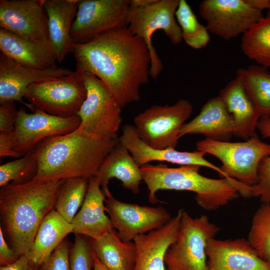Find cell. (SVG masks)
<instances>
[{
  "label": "cell",
  "instance_id": "cell-1",
  "mask_svg": "<svg viewBox=\"0 0 270 270\" xmlns=\"http://www.w3.org/2000/svg\"><path fill=\"white\" fill-rule=\"evenodd\" d=\"M76 70L97 76L122 108L138 102L149 82L151 57L144 41L126 26L107 31L83 44H73Z\"/></svg>",
  "mask_w": 270,
  "mask_h": 270
},
{
  "label": "cell",
  "instance_id": "cell-2",
  "mask_svg": "<svg viewBox=\"0 0 270 270\" xmlns=\"http://www.w3.org/2000/svg\"><path fill=\"white\" fill-rule=\"evenodd\" d=\"M119 138L88 134L78 128L46 138L33 150L38 163L34 178L44 181L94 176Z\"/></svg>",
  "mask_w": 270,
  "mask_h": 270
},
{
  "label": "cell",
  "instance_id": "cell-3",
  "mask_svg": "<svg viewBox=\"0 0 270 270\" xmlns=\"http://www.w3.org/2000/svg\"><path fill=\"white\" fill-rule=\"evenodd\" d=\"M63 180L34 178L24 184L0 187V227L18 257L28 254L40 223L54 210Z\"/></svg>",
  "mask_w": 270,
  "mask_h": 270
},
{
  "label": "cell",
  "instance_id": "cell-4",
  "mask_svg": "<svg viewBox=\"0 0 270 270\" xmlns=\"http://www.w3.org/2000/svg\"><path fill=\"white\" fill-rule=\"evenodd\" d=\"M140 168L142 180L148 191V200L152 204L162 202L156 196L160 190L194 192L198 204L208 211L216 210L226 206L239 196L250 197V186L232 178L215 179L203 176L199 172L200 166L170 168L163 164H148Z\"/></svg>",
  "mask_w": 270,
  "mask_h": 270
},
{
  "label": "cell",
  "instance_id": "cell-5",
  "mask_svg": "<svg viewBox=\"0 0 270 270\" xmlns=\"http://www.w3.org/2000/svg\"><path fill=\"white\" fill-rule=\"evenodd\" d=\"M180 0H130L127 28L134 35L144 41L150 54V75L156 80L163 65L152 44V36L157 30L164 31L173 45L183 40L182 30L176 22V12Z\"/></svg>",
  "mask_w": 270,
  "mask_h": 270
},
{
  "label": "cell",
  "instance_id": "cell-6",
  "mask_svg": "<svg viewBox=\"0 0 270 270\" xmlns=\"http://www.w3.org/2000/svg\"><path fill=\"white\" fill-rule=\"evenodd\" d=\"M196 150L217 158L220 170L227 178L248 186L258 180L262 161L270 156V144L262 141L256 134L242 142H222L205 138L196 143Z\"/></svg>",
  "mask_w": 270,
  "mask_h": 270
},
{
  "label": "cell",
  "instance_id": "cell-7",
  "mask_svg": "<svg viewBox=\"0 0 270 270\" xmlns=\"http://www.w3.org/2000/svg\"><path fill=\"white\" fill-rule=\"evenodd\" d=\"M220 230L207 216L194 218L184 210L177 239L165 254L167 270H206L207 243Z\"/></svg>",
  "mask_w": 270,
  "mask_h": 270
},
{
  "label": "cell",
  "instance_id": "cell-8",
  "mask_svg": "<svg viewBox=\"0 0 270 270\" xmlns=\"http://www.w3.org/2000/svg\"><path fill=\"white\" fill-rule=\"evenodd\" d=\"M86 96L78 116V129L98 138H116L122 120V108L106 84L95 75L84 72Z\"/></svg>",
  "mask_w": 270,
  "mask_h": 270
},
{
  "label": "cell",
  "instance_id": "cell-9",
  "mask_svg": "<svg viewBox=\"0 0 270 270\" xmlns=\"http://www.w3.org/2000/svg\"><path fill=\"white\" fill-rule=\"evenodd\" d=\"M86 96L84 72L77 70L68 76L32 84L24 94L34 108L62 118L78 115Z\"/></svg>",
  "mask_w": 270,
  "mask_h": 270
},
{
  "label": "cell",
  "instance_id": "cell-10",
  "mask_svg": "<svg viewBox=\"0 0 270 270\" xmlns=\"http://www.w3.org/2000/svg\"><path fill=\"white\" fill-rule=\"evenodd\" d=\"M192 111V104L184 98L172 105H154L134 117V126L148 146L160 150L176 148L180 130Z\"/></svg>",
  "mask_w": 270,
  "mask_h": 270
},
{
  "label": "cell",
  "instance_id": "cell-11",
  "mask_svg": "<svg viewBox=\"0 0 270 270\" xmlns=\"http://www.w3.org/2000/svg\"><path fill=\"white\" fill-rule=\"evenodd\" d=\"M130 0H79L70 38L73 44L86 43L110 30L127 26Z\"/></svg>",
  "mask_w": 270,
  "mask_h": 270
},
{
  "label": "cell",
  "instance_id": "cell-12",
  "mask_svg": "<svg viewBox=\"0 0 270 270\" xmlns=\"http://www.w3.org/2000/svg\"><path fill=\"white\" fill-rule=\"evenodd\" d=\"M198 10L208 31L226 41L244 34L264 17L248 0H204Z\"/></svg>",
  "mask_w": 270,
  "mask_h": 270
},
{
  "label": "cell",
  "instance_id": "cell-13",
  "mask_svg": "<svg viewBox=\"0 0 270 270\" xmlns=\"http://www.w3.org/2000/svg\"><path fill=\"white\" fill-rule=\"evenodd\" d=\"M106 212L120 238L130 242L138 235L158 229L172 218L162 206H140L120 201L109 189L104 192Z\"/></svg>",
  "mask_w": 270,
  "mask_h": 270
},
{
  "label": "cell",
  "instance_id": "cell-14",
  "mask_svg": "<svg viewBox=\"0 0 270 270\" xmlns=\"http://www.w3.org/2000/svg\"><path fill=\"white\" fill-rule=\"evenodd\" d=\"M80 124L78 115L62 118L36 108L28 113L20 107L13 132L14 149L23 156L46 138L69 134L78 129Z\"/></svg>",
  "mask_w": 270,
  "mask_h": 270
},
{
  "label": "cell",
  "instance_id": "cell-15",
  "mask_svg": "<svg viewBox=\"0 0 270 270\" xmlns=\"http://www.w3.org/2000/svg\"><path fill=\"white\" fill-rule=\"evenodd\" d=\"M0 27L50 50L44 0H0Z\"/></svg>",
  "mask_w": 270,
  "mask_h": 270
},
{
  "label": "cell",
  "instance_id": "cell-16",
  "mask_svg": "<svg viewBox=\"0 0 270 270\" xmlns=\"http://www.w3.org/2000/svg\"><path fill=\"white\" fill-rule=\"evenodd\" d=\"M74 72L62 67L51 69H38L22 65L1 53L0 54V104L18 102L32 111L34 108L22 98L32 84L61 78Z\"/></svg>",
  "mask_w": 270,
  "mask_h": 270
},
{
  "label": "cell",
  "instance_id": "cell-17",
  "mask_svg": "<svg viewBox=\"0 0 270 270\" xmlns=\"http://www.w3.org/2000/svg\"><path fill=\"white\" fill-rule=\"evenodd\" d=\"M119 140L128 150L140 167L153 161H158L181 166H204L217 172L222 178L226 177L220 167L205 159L206 154L203 152L196 150L181 152L174 148L160 150L148 146L140 138L134 126L125 124Z\"/></svg>",
  "mask_w": 270,
  "mask_h": 270
},
{
  "label": "cell",
  "instance_id": "cell-18",
  "mask_svg": "<svg viewBox=\"0 0 270 270\" xmlns=\"http://www.w3.org/2000/svg\"><path fill=\"white\" fill-rule=\"evenodd\" d=\"M206 270H270V262L261 259L247 239L208 240Z\"/></svg>",
  "mask_w": 270,
  "mask_h": 270
},
{
  "label": "cell",
  "instance_id": "cell-19",
  "mask_svg": "<svg viewBox=\"0 0 270 270\" xmlns=\"http://www.w3.org/2000/svg\"><path fill=\"white\" fill-rule=\"evenodd\" d=\"M183 210L180 209L162 226L134 238L136 258L134 270H166L165 254L177 239Z\"/></svg>",
  "mask_w": 270,
  "mask_h": 270
},
{
  "label": "cell",
  "instance_id": "cell-20",
  "mask_svg": "<svg viewBox=\"0 0 270 270\" xmlns=\"http://www.w3.org/2000/svg\"><path fill=\"white\" fill-rule=\"evenodd\" d=\"M234 130L232 117L218 96L208 99L198 115L182 126L179 138L188 134H199L206 138L229 142L234 135Z\"/></svg>",
  "mask_w": 270,
  "mask_h": 270
},
{
  "label": "cell",
  "instance_id": "cell-21",
  "mask_svg": "<svg viewBox=\"0 0 270 270\" xmlns=\"http://www.w3.org/2000/svg\"><path fill=\"white\" fill-rule=\"evenodd\" d=\"M79 0H44L48 17L50 50L57 62H62L73 52L70 30L76 18Z\"/></svg>",
  "mask_w": 270,
  "mask_h": 270
},
{
  "label": "cell",
  "instance_id": "cell-22",
  "mask_svg": "<svg viewBox=\"0 0 270 270\" xmlns=\"http://www.w3.org/2000/svg\"><path fill=\"white\" fill-rule=\"evenodd\" d=\"M106 198L96 178H90L81 208L70 223L73 233L96 240L114 229L110 218L104 212Z\"/></svg>",
  "mask_w": 270,
  "mask_h": 270
},
{
  "label": "cell",
  "instance_id": "cell-23",
  "mask_svg": "<svg viewBox=\"0 0 270 270\" xmlns=\"http://www.w3.org/2000/svg\"><path fill=\"white\" fill-rule=\"evenodd\" d=\"M218 96L232 117L234 136L244 140L254 136L261 116L241 80L236 76L220 91Z\"/></svg>",
  "mask_w": 270,
  "mask_h": 270
},
{
  "label": "cell",
  "instance_id": "cell-24",
  "mask_svg": "<svg viewBox=\"0 0 270 270\" xmlns=\"http://www.w3.org/2000/svg\"><path fill=\"white\" fill-rule=\"evenodd\" d=\"M94 176L104 193L108 190L110 180L116 178L122 182L124 188L137 194L140 193V186L142 180L140 168L120 140L105 158Z\"/></svg>",
  "mask_w": 270,
  "mask_h": 270
},
{
  "label": "cell",
  "instance_id": "cell-25",
  "mask_svg": "<svg viewBox=\"0 0 270 270\" xmlns=\"http://www.w3.org/2000/svg\"><path fill=\"white\" fill-rule=\"evenodd\" d=\"M0 49L1 53L26 66L38 69L58 68L50 48L3 28L0 30Z\"/></svg>",
  "mask_w": 270,
  "mask_h": 270
},
{
  "label": "cell",
  "instance_id": "cell-26",
  "mask_svg": "<svg viewBox=\"0 0 270 270\" xmlns=\"http://www.w3.org/2000/svg\"><path fill=\"white\" fill-rule=\"evenodd\" d=\"M71 232L72 224L55 210H52L40 223L32 246L26 256L34 264L42 266Z\"/></svg>",
  "mask_w": 270,
  "mask_h": 270
},
{
  "label": "cell",
  "instance_id": "cell-27",
  "mask_svg": "<svg viewBox=\"0 0 270 270\" xmlns=\"http://www.w3.org/2000/svg\"><path fill=\"white\" fill-rule=\"evenodd\" d=\"M91 241L96 256L110 270H134L136 249L133 242L122 241L114 230Z\"/></svg>",
  "mask_w": 270,
  "mask_h": 270
},
{
  "label": "cell",
  "instance_id": "cell-28",
  "mask_svg": "<svg viewBox=\"0 0 270 270\" xmlns=\"http://www.w3.org/2000/svg\"><path fill=\"white\" fill-rule=\"evenodd\" d=\"M261 116L270 118V72L261 66L250 65L236 71Z\"/></svg>",
  "mask_w": 270,
  "mask_h": 270
},
{
  "label": "cell",
  "instance_id": "cell-29",
  "mask_svg": "<svg viewBox=\"0 0 270 270\" xmlns=\"http://www.w3.org/2000/svg\"><path fill=\"white\" fill-rule=\"evenodd\" d=\"M241 48L249 59L270 67V16L263 17L242 34Z\"/></svg>",
  "mask_w": 270,
  "mask_h": 270
},
{
  "label": "cell",
  "instance_id": "cell-30",
  "mask_svg": "<svg viewBox=\"0 0 270 270\" xmlns=\"http://www.w3.org/2000/svg\"><path fill=\"white\" fill-rule=\"evenodd\" d=\"M89 184V179L72 178L64 180L56 199L54 210L71 223L82 206Z\"/></svg>",
  "mask_w": 270,
  "mask_h": 270
},
{
  "label": "cell",
  "instance_id": "cell-31",
  "mask_svg": "<svg viewBox=\"0 0 270 270\" xmlns=\"http://www.w3.org/2000/svg\"><path fill=\"white\" fill-rule=\"evenodd\" d=\"M177 22L180 26L183 40L190 46L200 49L206 46L210 36L206 26L200 24L185 0H180L176 12Z\"/></svg>",
  "mask_w": 270,
  "mask_h": 270
},
{
  "label": "cell",
  "instance_id": "cell-32",
  "mask_svg": "<svg viewBox=\"0 0 270 270\" xmlns=\"http://www.w3.org/2000/svg\"><path fill=\"white\" fill-rule=\"evenodd\" d=\"M247 240L261 259L270 262V202L255 212Z\"/></svg>",
  "mask_w": 270,
  "mask_h": 270
},
{
  "label": "cell",
  "instance_id": "cell-33",
  "mask_svg": "<svg viewBox=\"0 0 270 270\" xmlns=\"http://www.w3.org/2000/svg\"><path fill=\"white\" fill-rule=\"evenodd\" d=\"M37 171V161L32 150L14 161L0 166V186L30 182L35 178Z\"/></svg>",
  "mask_w": 270,
  "mask_h": 270
},
{
  "label": "cell",
  "instance_id": "cell-34",
  "mask_svg": "<svg viewBox=\"0 0 270 270\" xmlns=\"http://www.w3.org/2000/svg\"><path fill=\"white\" fill-rule=\"evenodd\" d=\"M76 234L70 254V270H90L94 266V254L91 238Z\"/></svg>",
  "mask_w": 270,
  "mask_h": 270
},
{
  "label": "cell",
  "instance_id": "cell-35",
  "mask_svg": "<svg viewBox=\"0 0 270 270\" xmlns=\"http://www.w3.org/2000/svg\"><path fill=\"white\" fill-rule=\"evenodd\" d=\"M250 196L258 198L262 203L270 202V156L259 165L258 182L250 186Z\"/></svg>",
  "mask_w": 270,
  "mask_h": 270
},
{
  "label": "cell",
  "instance_id": "cell-36",
  "mask_svg": "<svg viewBox=\"0 0 270 270\" xmlns=\"http://www.w3.org/2000/svg\"><path fill=\"white\" fill-rule=\"evenodd\" d=\"M70 254L68 242L64 240L42 264L41 270H70Z\"/></svg>",
  "mask_w": 270,
  "mask_h": 270
},
{
  "label": "cell",
  "instance_id": "cell-37",
  "mask_svg": "<svg viewBox=\"0 0 270 270\" xmlns=\"http://www.w3.org/2000/svg\"><path fill=\"white\" fill-rule=\"evenodd\" d=\"M0 104V132H12L18 118V110L14 102Z\"/></svg>",
  "mask_w": 270,
  "mask_h": 270
},
{
  "label": "cell",
  "instance_id": "cell-38",
  "mask_svg": "<svg viewBox=\"0 0 270 270\" xmlns=\"http://www.w3.org/2000/svg\"><path fill=\"white\" fill-rule=\"evenodd\" d=\"M20 154L14 149V136L12 132L0 133V157H12L20 158Z\"/></svg>",
  "mask_w": 270,
  "mask_h": 270
},
{
  "label": "cell",
  "instance_id": "cell-39",
  "mask_svg": "<svg viewBox=\"0 0 270 270\" xmlns=\"http://www.w3.org/2000/svg\"><path fill=\"white\" fill-rule=\"evenodd\" d=\"M19 257L7 244L2 228L0 226V264L5 266L14 262Z\"/></svg>",
  "mask_w": 270,
  "mask_h": 270
},
{
  "label": "cell",
  "instance_id": "cell-40",
  "mask_svg": "<svg viewBox=\"0 0 270 270\" xmlns=\"http://www.w3.org/2000/svg\"><path fill=\"white\" fill-rule=\"evenodd\" d=\"M0 270H41V266L34 264L26 255H22L14 262L0 266Z\"/></svg>",
  "mask_w": 270,
  "mask_h": 270
},
{
  "label": "cell",
  "instance_id": "cell-41",
  "mask_svg": "<svg viewBox=\"0 0 270 270\" xmlns=\"http://www.w3.org/2000/svg\"><path fill=\"white\" fill-rule=\"evenodd\" d=\"M256 128L263 138H270V118L261 116L258 121Z\"/></svg>",
  "mask_w": 270,
  "mask_h": 270
},
{
  "label": "cell",
  "instance_id": "cell-42",
  "mask_svg": "<svg viewBox=\"0 0 270 270\" xmlns=\"http://www.w3.org/2000/svg\"><path fill=\"white\" fill-rule=\"evenodd\" d=\"M94 270H110L106 266H105L102 262L94 254Z\"/></svg>",
  "mask_w": 270,
  "mask_h": 270
},
{
  "label": "cell",
  "instance_id": "cell-43",
  "mask_svg": "<svg viewBox=\"0 0 270 270\" xmlns=\"http://www.w3.org/2000/svg\"><path fill=\"white\" fill-rule=\"evenodd\" d=\"M266 9L268 10L267 16H270V0H267Z\"/></svg>",
  "mask_w": 270,
  "mask_h": 270
}]
</instances>
